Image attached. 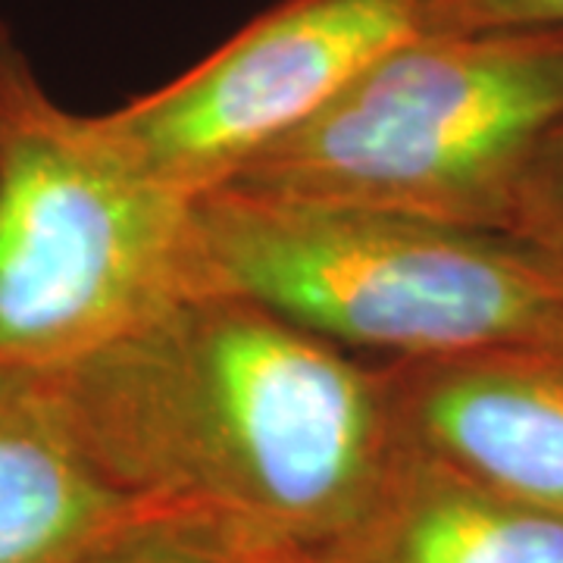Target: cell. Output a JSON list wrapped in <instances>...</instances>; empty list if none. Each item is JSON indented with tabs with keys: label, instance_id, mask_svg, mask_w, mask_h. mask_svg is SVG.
Listing matches in <instances>:
<instances>
[{
	"label": "cell",
	"instance_id": "5",
	"mask_svg": "<svg viewBox=\"0 0 563 563\" xmlns=\"http://www.w3.org/2000/svg\"><path fill=\"white\" fill-rule=\"evenodd\" d=\"M422 32V0H282L161 88L107 110L147 176L198 201Z\"/></svg>",
	"mask_w": 563,
	"mask_h": 563
},
{
	"label": "cell",
	"instance_id": "11",
	"mask_svg": "<svg viewBox=\"0 0 563 563\" xmlns=\"http://www.w3.org/2000/svg\"><path fill=\"white\" fill-rule=\"evenodd\" d=\"M113 563H244L213 544L185 539L179 532H154L135 548H129Z\"/></svg>",
	"mask_w": 563,
	"mask_h": 563
},
{
	"label": "cell",
	"instance_id": "7",
	"mask_svg": "<svg viewBox=\"0 0 563 563\" xmlns=\"http://www.w3.org/2000/svg\"><path fill=\"white\" fill-rule=\"evenodd\" d=\"M166 532L91 457L47 369L0 366V563H113Z\"/></svg>",
	"mask_w": 563,
	"mask_h": 563
},
{
	"label": "cell",
	"instance_id": "1",
	"mask_svg": "<svg viewBox=\"0 0 563 563\" xmlns=\"http://www.w3.org/2000/svg\"><path fill=\"white\" fill-rule=\"evenodd\" d=\"M47 376L154 523L239 561L320 551L395 454L383 366L239 291L188 295Z\"/></svg>",
	"mask_w": 563,
	"mask_h": 563
},
{
	"label": "cell",
	"instance_id": "12",
	"mask_svg": "<svg viewBox=\"0 0 563 563\" xmlns=\"http://www.w3.org/2000/svg\"><path fill=\"white\" fill-rule=\"evenodd\" d=\"M244 563H310L307 558H251Z\"/></svg>",
	"mask_w": 563,
	"mask_h": 563
},
{
	"label": "cell",
	"instance_id": "8",
	"mask_svg": "<svg viewBox=\"0 0 563 563\" xmlns=\"http://www.w3.org/2000/svg\"><path fill=\"white\" fill-rule=\"evenodd\" d=\"M310 563H563V520L395 442L361 514Z\"/></svg>",
	"mask_w": 563,
	"mask_h": 563
},
{
	"label": "cell",
	"instance_id": "9",
	"mask_svg": "<svg viewBox=\"0 0 563 563\" xmlns=\"http://www.w3.org/2000/svg\"><path fill=\"white\" fill-rule=\"evenodd\" d=\"M507 232L563 269V122L548 132L529 163Z\"/></svg>",
	"mask_w": 563,
	"mask_h": 563
},
{
	"label": "cell",
	"instance_id": "10",
	"mask_svg": "<svg viewBox=\"0 0 563 563\" xmlns=\"http://www.w3.org/2000/svg\"><path fill=\"white\" fill-rule=\"evenodd\" d=\"M563 32V0H422V32Z\"/></svg>",
	"mask_w": 563,
	"mask_h": 563
},
{
	"label": "cell",
	"instance_id": "2",
	"mask_svg": "<svg viewBox=\"0 0 563 563\" xmlns=\"http://www.w3.org/2000/svg\"><path fill=\"white\" fill-rule=\"evenodd\" d=\"M563 122V32H420L388 47L225 188L507 232Z\"/></svg>",
	"mask_w": 563,
	"mask_h": 563
},
{
	"label": "cell",
	"instance_id": "4",
	"mask_svg": "<svg viewBox=\"0 0 563 563\" xmlns=\"http://www.w3.org/2000/svg\"><path fill=\"white\" fill-rule=\"evenodd\" d=\"M198 201L63 107L0 20V366H60L210 291Z\"/></svg>",
	"mask_w": 563,
	"mask_h": 563
},
{
	"label": "cell",
	"instance_id": "6",
	"mask_svg": "<svg viewBox=\"0 0 563 563\" xmlns=\"http://www.w3.org/2000/svg\"><path fill=\"white\" fill-rule=\"evenodd\" d=\"M395 442L563 520V351L383 363Z\"/></svg>",
	"mask_w": 563,
	"mask_h": 563
},
{
	"label": "cell",
	"instance_id": "3",
	"mask_svg": "<svg viewBox=\"0 0 563 563\" xmlns=\"http://www.w3.org/2000/svg\"><path fill=\"white\" fill-rule=\"evenodd\" d=\"M210 288L388 361L563 351V269L510 232L279 201L198 198Z\"/></svg>",
	"mask_w": 563,
	"mask_h": 563
}]
</instances>
